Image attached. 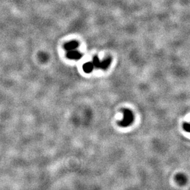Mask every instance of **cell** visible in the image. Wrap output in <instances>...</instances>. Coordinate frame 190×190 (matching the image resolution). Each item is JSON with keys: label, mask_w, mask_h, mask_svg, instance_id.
<instances>
[{"label": "cell", "mask_w": 190, "mask_h": 190, "mask_svg": "<svg viewBox=\"0 0 190 190\" xmlns=\"http://www.w3.org/2000/svg\"><path fill=\"white\" fill-rule=\"evenodd\" d=\"M123 119L118 123V124L122 127H126L133 123L134 120V115L133 112L128 109H123Z\"/></svg>", "instance_id": "6da1fadb"}, {"label": "cell", "mask_w": 190, "mask_h": 190, "mask_svg": "<svg viewBox=\"0 0 190 190\" xmlns=\"http://www.w3.org/2000/svg\"><path fill=\"white\" fill-rule=\"evenodd\" d=\"M67 57L70 59L79 60L82 57V54L80 52L74 49L68 51L67 53Z\"/></svg>", "instance_id": "7a4b0ae2"}, {"label": "cell", "mask_w": 190, "mask_h": 190, "mask_svg": "<svg viewBox=\"0 0 190 190\" xmlns=\"http://www.w3.org/2000/svg\"><path fill=\"white\" fill-rule=\"evenodd\" d=\"M79 46V43L76 41H72L67 43L64 45V48L68 51L75 49Z\"/></svg>", "instance_id": "3957f363"}, {"label": "cell", "mask_w": 190, "mask_h": 190, "mask_svg": "<svg viewBox=\"0 0 190 190\" xmlns=\"http://www.w3.org/2000/svg\"><path fill=\"white\" fill-rule=\"evenodd\" d=\"M111 63V58H108L103 61H101L100 66V69L106 70L108 69Z\"/></svg>", "instance_id": "277c9868"}, {"label": "cell", "mask_w": 190, "mask_h": 190, "mask_svg": "<svg viewBox=\"0 0 190 190\" xmlns=\"http://www.w3.org/2000/svg\"><path fill=\"white\" fill-rule=\"evenodd\" d=\"M93 68H94V66L93 64V63L90 62L85 63L83 66V71H85V72H86L87 74L91 72L93 70Z\"/></svg>", "instance_id": "5b68a950"}, {"label": "cell", "mask_w": 190, "mask_h": 190, "mask_svg": "<svg viewBox=\"0 0 190 190\" xmlns=\"http://www.w3.org/2000/svg\"><path fill=\"white\" fill-rule=\"evenodd\" d=\"M176 181L180 185H184L186 181V177L183 174H178L175 177Z\"/></svg>", "instance_id": "8992f818"}, {"label": "cell", "mask_w": 190, "mask_h": 190, "mask_svg": "<svg viewBox=\"0 0 190 190\" xmlns=\"http://www.w3.org/2000/svg\"><path fill=\"white\" fill-rule=\"evenodd\" d=\"M92 63H93V64L94 66V68H96L97 69H100V66L101 61L100 60V59H98V57L97 56H95V57H93Z\"/></svg>", "instance_id": "52a82bcc"}, {"label": "cell", "mask_w": 190, "mask_h": 190, "mask_svg": "<svg viewBox=\"0 0 190 190\" xmlns=\"http://www.w3.org/2000/svg\"><path fill=\"white\" fill-rule=\"evenodd\" d=\"M183 128L185 131L190 133V123H185L183 125Z\"/></svg>", "instance_id": "ba28073f"}]
</instances>
